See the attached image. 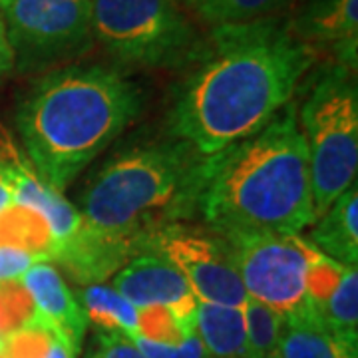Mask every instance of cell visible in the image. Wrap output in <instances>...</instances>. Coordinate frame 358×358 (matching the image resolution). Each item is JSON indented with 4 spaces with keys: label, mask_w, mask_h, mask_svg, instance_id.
Wrapping results in <instances>:
<instances>
[{
    "label": "cell",
    "mask_w": 358,
    "mask_h": 358,
    "mask_svg": "<svg viewBox=\"0 0 358 358\" xmlns=\"http://www.w3.org/2000/svg\"><path fill=\"white\" fill-rule=\"evenodd\" d=\"M171 110V129L201 157H215L263 129L293 100L317 50L291 22L268 16L215 26Z\"/></svg>",
    "instance_id": "cell-1"
},
{
    "label": "cell",
    "mask_w": 358,
    "mask_h": 358,
    "mask_svg": "<svg viewBox=\"0 0 358 358\" xmlns=\"http://www.w3.org/2000/svg\"><path fill=\"white\" fill-rule=\"evenodd\" d=\"M197 207L217 233L299 235L315 221L313 181L296 106L205 162Z\"/></svg>",
    "instance_id": "cell-2"
},
{
    "label": "cell",
    "mask_w": 358,
    "mask_h": 358,
    "mask_svg": "<svg viewBox=\"0 0 358 358\" xmlns=\"http://www.w3.org/2000/svg\"><path fill=\"white\" fill-rule=\"evenodd\" d=\"M140 112L141 90L120 70L66 66L34 86L16 126L36 176L64 193Z\"/></svg>",
    "instance_id": "cell-3"
},
{
    "label": "cell",
    "mask_w": 358,
    "mask_h": 358,
    "mask_svg": "<svg viewBox=\"0 0 358 358\" xmlns=\"http://www.w3.org/2000/svg\"><path fill=\"white\" fill-rule=\"evenodd\" d=\"M205 162L183 141L117 155L88 183L80 215L96 235L134 245L141 253L143 239L164 225L159 217L183 215L192 201L197 205Z\"/></svg>",
    "instance_id": "cell-4"
},
{
    "label": "cell",
    "mask_w": 358,
    "mask_h": 358,
    "mask_svg": "<svg viewBox=\"0 0 358 358\" xmlns=\"http://www.w3.org/2000/svg\"><path fill=\"white\" fill-rule=\"evenodd\" d=\"M307 141L315 219L357 183L358 88L355 70L329 64L315 72L296 112Z\"/></svg>",
    "instance_id": "cell-5"
},
{
    "label": "cell",
    "mask_w": 358,
    "mask_h": 358,
    "mask_svg": "<svg viewBox=\"0 0 358 358\" xmlns=\"http://www.w3.org/2000/svg\"><path fill=\"white\" fill-rule=\"evenodd\" d=\"M92 32L114 60L140 68L192 64L203 44L178 0H92Z\"/></svg>",
    "instance_id": "cell-6"
},
{
    "label": "cell",
    "mask_w": 358,
    "mask_h": 358,
    "mask_svg": "<svg viewBox=\"0 0 358 358\" xmlns=\"http://www.w3.org/2000/svg\"><path fill=\"white\" fill-rule=\"evenodd\" d=\"M229 243L249 299L282 319L308 313L307 268L315 245L291 233H221ZM310 315V313H308Z\"/></svg>",
    "instance_id": "cell-7"
},
{
    "label": "cell",
    "mask_w": 358,
    "mask_h": 358,
    "mask_svg": "<svg viewBox=\"0 0 358 358\" xmlns=\"http://www.w3.org/2000/svg\"><path fill=\"white\" fill-rule=\"evenodd\" d=\"M157 253L183 275L199 303L243 308L249 296L227 239L221 233L167 223L152 231L141 253Z\"/></svg>",
    "instance_id": "cell-8"
},
{
    "label": "cell",
    "mask_w": 358,
    "mask_h": 358,
    "mask_svg": "<svg viewBox=\"0 0 358 358\" xmlns=\"http://www.w3.org/2000/svg\"><path fill=\"white\" fill-rule=\"evenodd\" d=\"M14 64H48L86 50L92 40V0H8L2 8Z\"/></svg>",
    "instance_id": "cell-9"
},
{
    "label": "cell",
    "mask_w": 358,
    "mask_h": 358,
    "mask_svg": "<svg viewBox=\"0 0 358 358\" xmlns=\"http://www.w3.org/2000/svg\"><path fill=\"white\" fill-rule=\"evenodd\" d=\"M289 22L296 38L315 50L329 48L336 64L357 68L358 0H307Z\"/></svg>",
    "instance_id": "cell-10"
},
{
    "label": "cell",
    "mask_w": 358,
    "mask_h": 358,
    "mask_svg": "<svg viewBox=\"0 0 358 358\" xmlns=\"http://www.w3.org/2000/svg\"><path fill=\"white\" fill-rule=\"evenodd\" d=\"M34 303V315L74 350L88 329V315L50 261H38L18 279Z\"/></svg>",
    "instance_id": "cell-11"
},
{
    "label": "cell",
    "mask_w": 358,
    "mask_h": 358,
    "mask_svg": "<svg viewBox=\"0 0 358 358\" xmlns=\"http://www.w3.org/2000/svg\"><path fill=\"white\" fill-rule=\"evenodd\" d=\"M114 287L134 307H183L197 299L183 275L157 253H138L115 273Z\"/></svg>",
    "instance_id": "cell-12"
},
{
    "label": "cell",
    "mask_w": 358,
    "mask_h": 358,
    "mask_svg": "<svg viewBox=\"0 0 358 358\" xmlns=\"http://www.w3.org/2000/svg\"><path fill=\"white\" fill-rule=\"evenodd\" d=\"M310 243L322 255L331 257L346 267H357L358 263V189L352 183L341 193L333 205L313 221L308 235Z\"/></svg>",
    "instance_id": "cell-13"
},
{
    "label": "cell",
    "mask_w": 358,
    "mask_h": 358,
    "mask_svg": "<svg viewBox=\"0 0 358 358\" xmlns=\"http://www.w3.org/2000/svg\"><path fill=\"white\" fill-rule=\"evenodd\" d=\"M195 324L207 358H251L243 308L197 301Z\"/></svg>",
    "instance_id": "cell-14"
},
{
    "label": "cell",
    "mask_w": 358,
    "mask_h": 358,
    "mask_svg": "<svg viewBox=\"0 0 358 358\" xmlns=\"http://www.w3.org/2000/svg\"><path fill=\"white\" fill-rule=\"evenodd\" d=\"M357 355L308 313L282 319L275 358H357Z\"/></svg>",
    "instance_id": "cell-15"
},
{
    "label": "cell",
    "mask_w": 358,
    "mask_h": 358,
    "mask_svg": "<svg viewBox=\"0 0 358 358\" xmlns=\"http://www.w3.org/2000/svg\"><path fill=\"white\" fill-rule=\"evenodd\" d=\"M0 247L20 249L40 261H56L58 243L46 217L36 209L13 203L0 211Z\"/></svg>",
    "instance_id": "cell-16"
},
{
    "label": "cell",
    "mask_w": 358,
    "mask_h": 358,
    "mask_svg": "<svg viewBox=\"0 0 358 358\" xmlns=\"http://www.w3.org/2000/svg\"><path fill=\"white\" fill-rule=\"evenodd\" d=\"M315 319L358 352V271L345 267L334 291L320 307Z\"/></svg>",
    "instance_id": "cell-17"
},
{
    "label": "cell",
    "mask_w": 358,
    "mask_h": 358,
    "mask_svg": "<svg viewBox=\"0 0 358 358\" xmlns=\"http://www.w3.org/2000/svg\"><path fill=\"white\" fill-rule=\"evenodd\" d=\"M80 299L88 320H92L98 329L120 331L124 334H136L138 331V307H134L114 287L102 282L88 285Z\"/></svg>",
    "instance_id": "cell-18"
},
{
    "label": "cell",
    "mask_w": 358,
    "mask_h": 358,
    "mask_svg": "<svg viewBox=\"0 0 358 358\" xmlns=\"http://www.w3.org/2000/svg\"><path fill=\"white\" fill-rule=\"evenodd\" d=\"M203 22L215 26L245 24L277 16L291 0H178Z\"/></svg>",
    "instance_id": "cell-19"
},
{
    "label": "cell",
    "mask_w": 358,
    "mask_h": 358,
    "mask_svg": "<svg viewBox=\"0 0 358 358\" xmlns=\"http://www.w3.org/2000/svg\"><path fill=\"white\" fill-rule=\"evenodd\" d=\"M197 301L183 307H143L138 308L136 334L159 345H181L197 331L195 324Z\"/></svg>",
    "instance_id": "cell-20"
},
{
    "label": "cell",
    "mask_w": 358,
    "mask_h": 358,
    "mask_svg": "<svg viewBox=\"0 0 358 358\" xmlns=\"http://www.w3.org/2000/svg\"><path fill=\"white\" fill-rule=\"evenodd\" d=\"M247 345L251 358H275L281 338L282 317L265 307L263 303L249 299L243 307Z\"/></svg>",
    "instance_id": "cell-21"
},
{
    "label": "cell",
    "mask_w": 358,
    "mask_h": 358,
    "mask_svg": "<svg viewBox=\"0 0 358 358\" xmlns=\"http://www.w3.org/2000/svg\"><path fill=\"white\" fill-rule=\"evenodd\" d=\"M56 333L34 315L24 327L0 338V352L4 358H44Z\"/></svg>",
    "instance_id": "cell-22"
},
{
    "label": "cell",
    "mask_w": 358,
    "mask_h": 358,
    "mask_svg": "<svg viewBox=\"0 0 358 358\" xmlns=\"http://www.w3.org/2000/svg\"><path fill=\"white\" fill-rule=\"evenodd\" d=\"M34 313V303L22 282L18 279L0 282V338L24 327Z\"/></svg>",
    "instance_id": "cell-23"
},
{
    "label": "cell",
    "mask_w": 358,
    "mask_h": 358,
    "mask_svg": "<svg viewBox=\"0 0 358 358\" xmlns=\"http://www.w3.org/2000/svg\"><path fill=\"white\" fill-rule=\"evenodd\" d=\"M128 336L145 358H207L203 343H201L197 331L189 334L181 345H159V343H152L148 338H141L138 334H128Z\"/></svg>",
    "instance_id": "cell-24"
},
{
    "label": "cell",
    "mask_w": 358,
    "mask_h": 358,
    "mask_svg": "<svg viewBox=\"0 0 358 358\" xmlns=\"http://www.w3.org/2000/svg\"><path fill=\"white\" fill-rule=\"evenodd\" d=\"M96 358H145L128 334L98 329Z\"/></svg>",
    "instance_id": "cell-25"
},
{
    "label": "cell",
    "mask_w": 358,
    "mask_h": 358,
    "mask_svg": "<svg viewBox=\"0 0 358 358\" xmlns=\"http://www.w3.org/2000/svg\"><path fill=\"white\" fill-rule=\"evenodd\" d=\"M38 257L30 255L20 249L13 247H0V282L2 281H16L22 277L28 268L34 263H38Z\"/></svg>",
    "instance_id": "cell-26"
},
{
    "label": "cell",
    "mask_w": 358,
    "mask_h": 358,
    "mask_svg": "<svg viewBox=\"0 0 358 358\" xmlns=\"http://www.w3.org/2000/svg\"><path fill=\"white\" fill-rule=\"evenodd\" d=\"M14 68V52L10 46V40L6 34V24L0 13V80L6 76Z\"/></svg>",
    "instance_id": "cell-27"
},
{
    "label": "cell",
    "mask_w": 358,
    "mask_h": 358,
    "mask_svg": "<svg viewBox=\"0 0 358 358\" xmlns=\"http://www.w3.org/2000/svg\"><path fill=\"white\" fill-rule=\"evenodd\" d=\"M74 357H76V350L68 345L62 336H58V334H56L44 358H74Z\"/></svg>",
    "instance_id": "cell-28"
},
{
    "label": "cell",
    "mask_w": 358,
    "mask_h": 358,
    "mask_svg": "<svg viewBox=\"0 0 358 358\" xmlns=\"http://www.w3.org/2000/svg\"><path fill=\"white\" fill-rule=\"evenodd\" d=\"M8 205H13V193H10V187L6 185V181L0 176V211H4Z\"/></svg>",
    "instance_id": "cell-29"
},
{
    "label": "cell",
    "mask_w": 358,
    "mask_h": 358,
    "mask_svg": "<svg viewBox=\"0 0 358 358\" xmlns=\"http://www.w3.org/2000/svg\"><path fill=\"white\" fill-rule=\"evenodd\" d=\"M6 2H8V0H0V8H2V6H4Z\"/></svg>",
    "instance_id": "cell-30"
}]
</instances>
